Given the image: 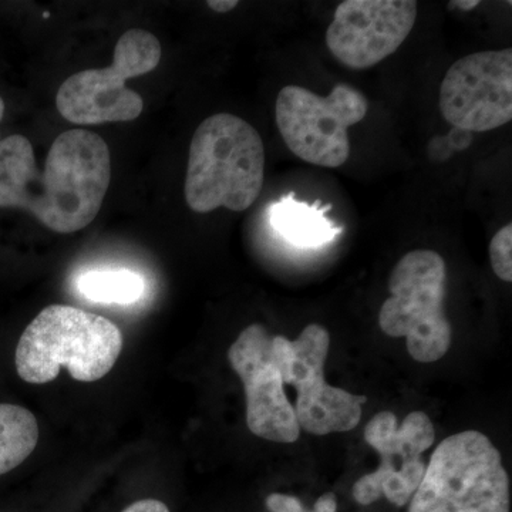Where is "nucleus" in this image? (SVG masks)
I'll list each match as a JSON object with an SVG mask.
<instances>
[{"label": "nucleus", "instance_id": "f257e3e1", "mask_svg": "<svg viewBox=\"0 0 512 512\" xmlns=\"http://www.w3.org/2000/svg\"><path fill=\"white\" fill-rule=\"evenodd\" d=\"M110 180L109 146L92 131L60 134L43 173L28 138L15 134L0 141V208H23L59 234L92 224Z\"/></svg>", "mask_w": 512, "mask_h": 512}, {"label": "nucleus", "instance_id": "1a4fd4ad", "mask_svg": "<svg viewBox=\"0 0 512 512\" xmlns=\"http://www.w3.org/2000/svg\"><path fill=\"white\" fill-rule=\"evenodd\" d=\"M365 440L379 453L380 464L353 485L356 503L370 505L386 497L397 507L409 504L426 473L423 454L436 440L433 421L413 412L399 426L392 412H380L367 423Z\"/></svg>", "mask_w": 512, "mask_h": 512}, {"label": "nucleus", "instance_id": "6e6552de", "mask_svg": "<svg viewBox=\"0 0 512 512\" xmlns=\"http://www.w3.org/2000/svg\"><path fill=\"white\" fill-rule=\"evenodd\" d=\"M289 339L271 336L258 323L242 330L228 350L229 365L244 384L247 424L252 434L272 443L292 444L301 436L284 386Z\"/></svg>", "mask_w": 512, "mask_h": 512}, {"label": "nucleus", "instance_id": "aec40b11", "mask_svg": "<svg viewBox=\"0 0 512 512\" xmlns=\"http://www.w3.org/2000/svg\"><path fill=\"white\" fill-rule=\"evenodd\" d=\"M208 8L214 10L217 13L231 12L238 6L237 0H210L207 3Z\"/></svg>", "mask_w": 512, "mask_h": 512}, {"label": "nucleus", "instance_id": "20e7f679", "mask_svg": "<svg viewBox=\"0 0 512 512\" xmlns=\"http://www.w3.org/2000/svg\"><path fill=\"white\" fill-rule=\"evenodd\" d=\"M510 478L487 436L466 430L431 454L409 512H510Z\"/></svg>", "mask_w": 512, "mask_h": 512}, {"label": "nucleus", "instance_id": "4be33fe9", "mask_svg": "<svg viewBox=\"0 0 512 512\" xmlns=\"http://www.w3.org/2000/svg\"><path fill=\"white\" fill-rule=\"evenodd\" d=\"M3 114H5V103H3L2 97H0V120L3 119Z\"/></svg>", "mask_w": 512, "mask_h": 512}, {"label": "nucleus", "instance_id": "dca6fc26", "mask_svg": "<svg viewBox=\"0 0 512 512\" xmlns=\"http://www.w3.org/2000/svg\"><path fill=\"white\" fill-rule=\"evenodd\" d=\"M490 259L494 274L512 282V225L501 228L491 239Z\"/></svg>", "mask_w": 512, "mask_h": 512}, {"label": "nucleus", "instance_id": "f03ea898", "mask_svg": "<svg viewBox=\"0 0 512 512\" xmlns=\"http://www.w3.org/2000/svg\"><path fill=\"white\" fill-rule=\"evenodd\" d=\"M264 180V141L248 121L228 113L202 121L191 140L185 177V200L192 211L248 210Z\"/></svg>", "mask_w": 512, "mask_h": 512}, {"label": "nucleus", "instance_id": "412c9836", "mask_svg": "<svg viewBox=\"0 0 512 512\" xmlns=\"http://www.w3.org/2000/svg\"><path fill=\"white\" fill-rule=\"evenodd\" d=\"M480 5V0H454V2H450L451 9H460V10H473L476 9L477 6Z\"/></svg>", "mask_w": 512, "mask_h": 512}, {"label": "nucleus", "instance_id": "ddd939ff", "mask_svg": "<svg viewBox=\"0 0 512 512\" xmlns=\"http://www.w3.org/2000/svg\"><path fill=\"white\" fill-rule=\"evenodd\" d=\"M272 227L299 247H319L332 241L338 229L326 220L322 210L293 200V195L275 202L269 212Z\"/></svg>", "mask_w": 512, "mask_h": 512}, {"label": "nucleus", "instance_id": "2eb2a0df", "mask_svg": "<svg viewBox=\"0 0 512 512\" xmlns=\"http://www.w3.org/2000/svg\"><path fill=\"white\" fill-rule=\"evenodd\" d=\"M77 288L84 298L106 305H130L144 293V281L127 269L89 271L80 276Z\"/></svg>", "mask_w": 512, "mask_h": 512}, {"label": "nucleus", "instance_id": "423d86ee", "mask_svg": "<svg viewBox=\"0 0 512 512\" xmlns=\"http://www.w3.org/2000/svg\"><path fill=\"white\" fill-rule=\"evenodd\" d=\"M161 55L156 36L144 29L128 30L117 42L111 66L73 74L60 86L57 110L82 126L136 120L143 113V99L126 82L153 72Z\"/></svg>", "mask_w": 512, "mask_h": 512}, {"label": "nucleus", "instance_id": "f8f14e48", "mask_svg": "<svg viewBox=\"0 0 512 512\" xmlns=\"http://www.w3.org/2000/svg\"><path fill=\"white\" fill-rule=\"evenodd\" d=\"M416 18L413 0H345L336 8L326 45L350 69H369L403 45Z\"/></svg>", "mask_w": 512, "mask_h": 512}, {"label": "nucleus", "instance_id": "4468645a", "mask_svg": "<svg viewBox=\"0 0 512 512\" xmlns=\"http://www.w3.org/2000/svg\"><path fill=\"white\" fill-rule=\"evenodd\" d=\"M37 441L35 414L16 404H0V476L19 467L35 451Z\"/></svg>", "mask_w": 512, "mask_h": 512}, {"label": "nucleus", "instance_id": "0eeeda50", "mask_svg": "<svg viewBox=\"0 0 512 512\" xmlns=\"http://www.w3.org/2000/svg\"><path fill=\"white\" fill-rule=\"evenodd\" d=\"M369 101L350 84H338L323 97L286 86L276 99V124L296 157L319 167L338 168L350 156L349 127L365 119Z\"/></svg>", "mask_w": 512, "mask_h": 512}, {"label": "nucleus", "instance_id": "39448f33", "mask_svg": "<svg viewBox=\"0 0 512 512\" xmlns=\"http://www.w3.org/2000/svg\"><path fill=\"white\" fill-rule=\"evenodd\" d=\"M389 291L379 313L380 329L392 338H406L410 356L434 363L450 349L453 330L444 312L447 265L429 249L409 252L394 266Z\"/></svg>", "mask_w": 512, "mask_h": 512}, {"label": "nucleus", "instance_id": "7ed1b4c3", "mask_svg": "<svg viewBox=\"0 0 512 512\" xmlns=\"http://www.w3.org/2000/svg\"><path fill=\"white\" fill-rule=\"evenodd\" d=\"M121 349L116 323L74 306L50 305L20 336L15 365L26 383L53 382L62 366L77 382L92 383L113 369Z\"/></svg>", "mask_w": 512, "mask_h": 512}, {"label": "nucleus", "instance_id": "f3484780", "mask_svg": "<svg viewBox=\"0 0 512 512\" xmlns=\"http://www.w3.org/2000/svg\"><path fill=\"white\" fill-rule=\"evenodd\" d=\"M265 504L269 512H312L306 510L305 505L298 498L288 494H269Z\"/></svg>", "mask_w": 512, "mask_h": 512}, {"label": "nucleus", "instance_id": "6ab92c4d", "mask_svg": "<svg viewBox=\"0 0 512 512\" xmlns=\"http://www.w3.org/2000/svg\"><path fill=\"white\" fill-rule=\"evenodd\" d=\"M338 503H336L335 494L326 493L320 495L318 501L313 505L312 512H336Z\"/></svg>", "mask_w": 512, "mask_h": 512}, {"label": "nucleus", "instance_id": "a211bd4d", "mask_svg": "<svg viewBox=\"0 0 512 512\" xmlns=\"http://www.w3.org/2000/svg\"><path fill=\"white\" fill-rule=\"evenodd\" d=\"M123 512H170L167 505L158 500H140L131 504Z\"/></svg>", "mask_w": 512, "mask_h": 512}, {"label": "nucleus", "instance_id": "9b49d317", "mask_svg": "<svg viewBox=\"0 0 512 512\" xmlns=\"http://www.w3.org/2000/svg\"><path fill=\"white\" fill-rule=\"evenodd\" d=\"M439 107L463 131L495 130L512 120V50H487L457 60L440 87Z\"/></svg>", "mask_w": 512, "mask_h": 512}, {"label": "nucleus", "instance_id": "9d476101", "mask_svg": "<svg viewBox=\"0 0 512 512\" xmlns=\"http://www.w3.org/2000/svg\"><path fill=\"white\" fill-rule=\"evenodd\" d=\"M330 336L318 323L303 329L298 339L289 340L284 380L298 392L293 406L299 429L315 436L346 433L362 419L367 397L330 386L325 380Z\"/></svg>", "mask_w": 512, "mask_h": 512}]
</instances>
